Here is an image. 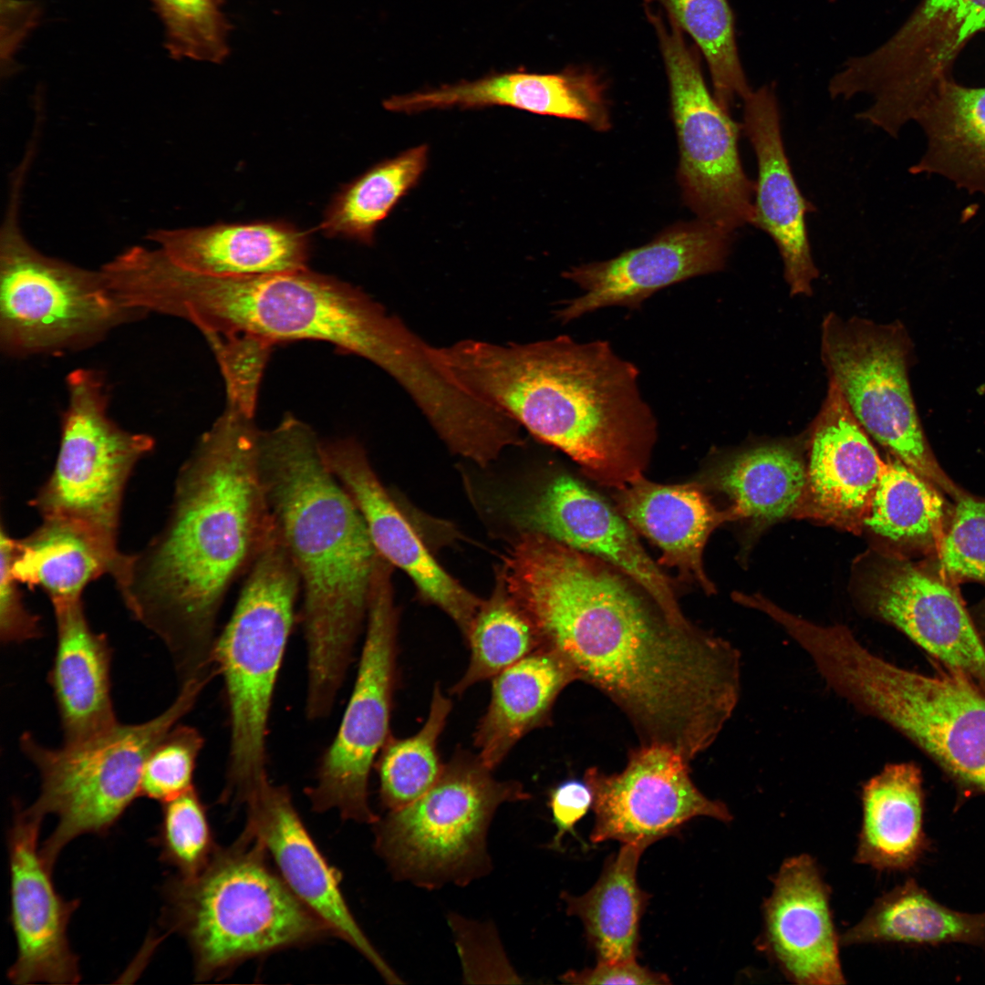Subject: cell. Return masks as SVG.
Returning a JSON list of instances; mask_svg holds the SVG:
<instances>
[{"instance_id": "7dc6e473", "label": "cell", "mask_w": 985, "mask_h": 985, "mask_svg": "<svg viewBox=\"0 0 985 985\" xmlns=\"http://www.w3.org/2000/svg\"><path fill=\"white\" fill-rule=\"evenodd\" d=\"M221 368L227 404L255 412L259 383L272 346L248 337H207Z\"/></svg>"}, {"instance_id": "8fae6325", "label": "cell", "mask_w": 985, "mask_h": 985, "mask_svg": "<svg viewBox=\"0 0 985 985\" xmlns=\"http://www.w3.org/2000/svg\"><path fill=\"white\" fill-rule=\"evenodd\" d=\"M478 756L459 751L434 785L375 824L376 848L394 876L426 887L467 884L488 871L485 838L496 809L529 794L497 780Z\"/></svg>"}, {"instance_id": "cb8c5ba5", "label": "cell", "mask_w": 985, "mask_h": 985, "mask_svg": "<svg viewBox=\"0 0 985 985\" xmlns=\"http://www.w3.org/2000/svg\"><path fill=\"white\" fill-rule=\"evenodd\" d=\"M867 435L829 381L810 430L806 488L794 516L861 532L884 464Z\"/></svg>"}, {"instance_id": "f907efd6", "label": "cell", "mask_w": 985, "mask_h": 985, "mask_svg": "<svg viewBox=\"0 0 985 985\" xmlns=\"http://www.w3.org/2000/svg\"><path fill=\"white\" fill-rule=\"evenodd\" d=\"M563 980L572 984H669V978L639 965L637 959L621 962H597L596 966L581 971H568Z\"/></svg>"}, {"instance_id": "d590c367", "label": "cell", "mask_w": 985, "mask_h": 985, "mask_svg": "<svg viewBox=\"0 0 985 985\" xmlns=\"http://www.w3.org/2000/svg\"><path fill=\"white\" fill-rule=\"evenodd\" d=\"M840 942L984 946L985 912L949 908L909 878L877 898L866 916L842 935Z\"/></svg>"}, {"instance_id": "7c38bea8", "label": "cell", "mask_w": 985, "mask_h": 985, "mask_svg": "<svg viewBox=\"0 0 985 985\" xmlns=\"http://www.w3.org/2000/svg\"><path fill=\"white\" fill-rule=\"evenodd\" d=\"M67 405L51 474L31 505L42 518L71 520L111 546L118 534L124 493L154 439L121 428L109 415V392L101 371L78 368L66 378Z\"/></svg>"}, {"instance_id": "30bf717a", "label": "cell", "mask_w": 985, "mask_h": 985, "mask_svg": "<svg viewBox=\"0 0 985 985\" xmlns=\"http://www.w3.org/2000/svg\"><path fill=\"white\" fill-rule=\"evenodd\" d=\"M209 682L181 684L173 702L156 717L136 724L118 722L88 741L49 748L29 732L20 738L23 753L38 771L39 795L28 808L58 822L40 852L53 866L62 849L85 834L107 833L138 796L146 759L154 746L192 710Z\"/></svg>"}, {"instance_id": "277c9868", "label": "cell", "mask_w": 985, "mask_h": 985, "mask_svg": "<svg viewBox=\"0 0 985 985\" xmlns=\"http://www.w3.org/2000/svg\"><path fill=\"white\" fill-rule=\"evenodd\" d=\"M129 301L182 318L206 337H248L270 346L311 339L368 359L410 394L435 375L430 345L358 287L307 268L214 276L186 270L160 249L133 263Z\"/></svg>"}, {"instance_id": "83f0119b", "label": "cell", "mask_w": 985, "mask_h": 985, "mask_svg": "<svg viewBox=\"0 0 985 985\" xmlns=\"http://www.w3.org/2000/svg\"><path fill=\"white\" fill-rule=\"evenodd\" d=\"M148 238L177 265L202 275L236 276L307 268L308 233L282 221L159 229Z\"/></svg>"}, {"instance_id": "484cf974", "label": "cell", "mask_w": 985, "mask_h": 985, "mask_svg": "<svg viewBox=\"0 0 985 985\" xmlns=\"http://www.w3.org/2000/svg\"><path fill=\"white\" fill-rule=\"evenodd\" d=\"M772 883L760 947L793 982L845 984L830 889L816 862L808 855L790 857Z\"/></svg>"}, {"instance_id": "6da1fadb", "label": "cell", "mask_w": 985, "mask_h": 985, "mask_svg": "<svg viewBox=\"0 0 985 985\" xmlns=\"http://www.w3.org/2000/svg\"><path fill=\"white\" fill-rule=\"evenodd\" d=\"M508 591L544 648L608 697L642 744L668 746L689 762L732 717L741 655L723 638L669 619L605 562L548 537L514 555Z\"/></svg>"}, {"instance_id": "ffe728a7", "label": "cell", "mask_w": 985, "mask_h": 985, "mask_svg": "<svg viewBox=\"0 0 985 985\" xmlns=\"http://www.w3.org/2000/svg\"><path fill=\"white\" fill-rule=\"evenodd\" d=\"M7 834L10 922L17 954L7 971L14 984H76L78 958L70 948L67 926L79 905L56 889L52 870L38 845L43 817L16 804Z\"/></svg>"}, {"instance_id": "f1b7e54d", "label": "cell", "mask_w": 985, "mask_h": 985, "mask_svg": "<svg viewBox=\"0 0 985 985\" xmlns=\"http://www.w3.org/2000/svg\"><path fill=\"white\" fill-rule=\"evenodd\" d=\"M57 643L48 674L64 743L98 736L117 721L110 684L111 648L105 635L95 632L82 599L53 606Z\"/></svg>"}, {"instance_id": "ba28073f", "label": "cell", "mask_w": 985, "mask_h": 985, "mask_svg": "<svg viewBox=\"0 0 985 985\" xmlns=\"http://www.w3.org/2000/svg\"><path fill=\"white\" fill-rule=\"evenodd\" d=\"M300 590L298 574L275 526L246 572L233 614L213 649L230 714L225 801L244 804L269 782L267 726Z\"/></svg>"}, {"instance_id": "1f68e13d", "label": "cell", "mask_w": 985, "mask_h": 985, "mask_svg": "<svg viewBox=\"0 0 985 985\" xmlns=\"http://www.w3.org/2000/svg\"><path fill=\"white\" fill-rule=\"evenodd\" d=\"M863 820L855 860L882 871L912 868L928 851L920 768L891 762L862 786Z\"/></svg>"}, {"instance_id": "603a6c76", "label": "cell", "mask_w": 985, "mask_h": 985, "mask_svg": "<svg viewBox=\"0 0 985 985\" xmlns=\"http://www.w3.org/2000/svg\"><path fill=\"white\" fill-rule=\"evenodd\" d=\"M248 825L290 890L334 934L360 952L389 983L399 977L366 937L341 893L339 875L325 859L285 786L270 782L248 797Z\"/></svg>"}, {"instance_id": "e575fe53", "label": "cell", "mask_w": 985, "mask_h": 985, "mask_svg": "<svg viewBox=\"0 0 985 985\" xmlns=\"http://www.w3.org/2000/svg\"><path fill=\"white\" fill-rule=\"evenodd\" d=\"M807 466L798 443L778 441L743 450L721 462L711 483L731 501L738 518L758 529L794 516L804 494Z\"/></svg>"}, {"instance_id": "f546056e", "label": "cell", "mask_w": 985, "mask_h": 985, "mask_svg": "<svg viewBox=\"0 0 985 985\" xmlns=\"http://www.w3.org/2000/svg\"><path fill=\"white\" fill-rule=\"evenodd\" d=\"M618 489L617 507L631 527L661 550L659 564L678 568L708 594L715 591L702 565L712 531L739 519L733 508L718 510L694 483L663 485L637 476Z\"/></svg>"}, {"instance_id": "7402d4cb", "label": "cell", "mask_w": 985, "mask_h": 985, "mask_svg": "<svg viewBox=\"0 0 985 985\" xmlns=\"http://www.w3.org/2000/svg\"><path fill=\"white\" fill-rule=\"evenodd\" d=\"M518 517L525 532L546 535L614 565L637 583L669 619L690 623L679 608L670 580L648 555L631 525L577 480L554 479Z\"/></svg>"}, {"instance_id": "f35d334b", "label": "cell", "mask_w": 985, "mask_h": 985, "mask_svg": "<svg viewBox=\"0 0 985 985\" xmlns=\"http://www.w3.org/2000/svg\"><path fill=\"white\" fill-rule=\"evenodd\" d=\"M428 151L427 145L411 148L345 184L325 211L322 233L371 245L378 223L418 184L427 167Z\"/></svg>"}, {"instance_id": "44dd1931", "label": "cell", "mask_w": 985, "mask_h": 985, "mask_svg": "<svg viewBox=\"0 0 985 985\" xmlns=\"http://www.w3.org/2000/svg\"><path fill=\"white\" fill-rule=\"evenodd\" d=\"M324 461L360 512L378 553L402 569L421 598L445 612L465 638L482 599L433 558L374 472L355 439L321 441Z\"/></svg>"}, {"instance_id": "8d00e7d4", "label": "cell", "mask_w": 985, "mask_h": 985, "mask_svg": "<svg viewBox=\"0 0 985 985\" xmlns=\"http://www.w3.org/2000/svg\"><path fill=\"white\" fill-rule=\"evenodd\" d=\"M648 846L623 844L590 890L579 897L564 896L567 913L582 921L597 962L637 959L639 922L649 898L638 884L637 869Z\"/></svg>"}, {"instance_id": "9c48e42d", "label": "cell", "mask_w": 985, "mask_h": 985, "mask_svg": "<svg viewBox=\"0 0 985 985\" xmlns=\"http://www.w3.org/2000/svg\"><path fill=\"white\" fill-rule=\"evenodd\" d=\"M26 166L17 169L0 233V348L9 358L88 348L146 314L124 305L103 272L47 256L18 225Z\"/></svg>"}, {"instance_id": "d4e9b609", "label": "cell", "mask_w": 985, "mask_h": 985, "mask_svg": "<svg viewBox=\"0 0 985 985\" xmlns=\"http://www.w3.org/2000/svg\"><path fill=\"white\" fill-rule=\"evenodd\" d=\"M742 130L757 162L751 224L775 243L791 296H809L818 277L805 216L813 206L800 192L786 155L775 88L764 85L743 98Z\"/></svg>"}, {"instance_id": "816d5d0a", "label": "cell", "mask_w": 985, "mask_h": 985, "mask_svg": "<svg viewBox=\"0 0 985 985\" xmlns=\"http://www.w3.org/2000/svg\"><path fill=\"white\" fill-rule=\"evenodd\" d=\"M39 7L36 2L27 0H2V16L5 18V35L2 41V60L6 59L7 70L13 55L36 26L39 18Z\"/></svg>"}, {"instance_id": "3957f363", "label": "cell", "mask_w": 985, "mask_h": 985, "mask_svg": "<svg viewBox=\"0 0 985 985\" xmlns=\"http://www.w3.org/2000/svg\"><path fill=\"white\" fill-rule=\"evenodd\" d=\"M430 353L461 389L594 479L620 488L641 474L657 421L639 391L638 367L609 342L566 335L504 346L468 339Z\"/></svg>"}, {"instance_id": "5bb4252c", "label": "cell", "mask_w": 985, "mask_h": 985, "mask_svg": "<svg viewBox=\"0 0 985 985\" xmlns=\"http://www.w3.org/2000/svg\"><path fill=\"white\" fill-rule=\"evenodd\" d=\"M983 30L985 0H923L886 41L843 64L829 81V95L843 100L869 97L856 118L896 138L950 78L965 44Z\"/></svg>"}, {"instance_id": "e0dca14e", "label": "cell", "mask_w": 985, "mask_h": 985, "mask_svg": "<svg viewBox=\"0 0 985 985\" xmlns=\"http://www.w3.org/2000/svg\"><path fill=\"white\" fill-rule=\"evenodd\" d=\"M866 562L861 609L985 692V640L955 586L895 553H876Z\"/></svg>"}, {"instance_id": "681fc988", "label": "cell", "mask_w": 985, "mask_h": 985, "mask_svg": "<svg viewBox=\"0 0 985 985\" xmlns=\"http://www.w3.org/2000/svg\"><path fill=\"white\" fill-rule=\"evenodd\" d=\"M593 805V793L584 781L568 780L556 786L550 794L549 806L556 834L552 846L559 848L565 834H574L576 823Z\"/></svg>"}, {"instance_id": "d6a6232c", "label": "cell", "mask_w": 985, "mask_h": 985, "mask_svg": "<svg viewBox=\"0 0 985 985\" xmlns=\"http://www.w3.org/2000/svg\"><path fill=\"white\" fill-rule=\"evenodd\" d=\"M575 679L565 660L544 647L493 677L474 732L480 759L494 770L524 735L549 722L556 698Z\"/></svg>"}, {"instance_id": "c3c4849f", "label": "cell", "mask_w": 985, "mask_h": 985, "mask_svg": "<svg viewBox=\"0 0 985 985\" xmlns=\"http://www.w3.org/2000/svg\"><path fill=\"white\" fill-rule=\"evenodd\" d=\"M15 539L3 523L0 530V637L4 643H21L42 634L40 619L26 607L20 583L11 570Z\"/></svg>"}, {"instance_id": "b9f144b4", "label": "cell", "mask_w": 985, "mask_h": 985, "mask_svg": "<svg viewBox=\"0 0 985 985\" xmlns=\"http://www.w3.org/2000/svg\"><path fill=\"white\" fill-rule=\"evenodd\" d=\"M667 17L692 37L708 64L717 101L730 112L752 91L735 39L728 0H655Z\"/></svg>"}, {"instance_id": "9a60e30c", "label": "cell", "mask_w": 985, "mask_h": 985, "mask_svg": "<svg viewBox=\"0 0 985 985\" xmlns=\"http://www.w3.org/2000/svg\"><path fill=\"white\" fill-rule=\"evenodd\" d=\"M647 13L669 83L683 199L698 219L735 232L751 224L755 190L740 158V126L710 94L681 29L659 13Z\"/></svg>"}, {"instance_id": "2e32d148", "label": "cell", "mask_w": 985, "mask_h": 985, "mask_svg": "<svg viewBox=\"0 0 985 985\" xmlns=\"http://www.w3.org/2000/svg\"><path fill=\"white\" fill-rule=\"evenodd\" d=\"M390 576L391 565L378 557L354 688L316 783L306 789L315 811L337 809L345 819L368 824L378 820L368 804V783L389 737L396 679L398 613Z\"/></svg>"}, {"instance_id": "7a4b0ae2", "label": "cell", "mask_w": 985, "mask_h": 985, "mask_svg": "<svg viewBox=\"0 0 985 985\" xmlns=\"http://www.w3.org/2000/svg\"><path fill=\"white\" fill-rule=\"evenodd\" d=\"M254 413L226 404L181 466L165 524L114 582L131 616L168 648L180 680L213 667L215 624L275 523Z\"/></svg>"}, {"instance_id": "f6af8a7d", "label": "cell", "mask_w": 985, "mask_h": 985, "mask_svg": "<svg viewBox=\"0 0 985 985\" xmlns=\"http://www.w3.org/2000/svg\"><path fill=\"white\" fill-rule=\"evenodd\" d=\"M204 739L193 727L177 724L154 746L145 761L140 796L164 803L193 786L192 778Z\"/></svg>"}, {"instance_id": "bcb514c9", "label": "cell", "mask_w": 985, "mask_h": 985, "mask_svg": "<svg viewBox=\"0 0 985 985\" xmlns=\"http://www.w3.org/2000/svg\"><path fill=\"white\" fill-rule=\"evenodd\" d=\"M936 553L939 573L950 580L985 583V499L959 498Z\"/></svg>"}, {"instance_id": "52a82bcc", "label": "cell", "mask_w": 985, "mask_h": 985, "mask_svg": "<svg viewBox=\"0 0 985 985\" xmlns=\"http://www.w3.org/2000/svg\"><path fill=\"white\" fill-rule=\"evenodd\" d=\"M817 671L856 711L888 725L928 755L962 801L985 796V692L973 682L942 666L934 674L897 666L851 630L825 645Z\"/></svg>"}, {"instance_id": "74e56055", "label": "cell", "mask_w": 985, "mask_h": 985, "mask_svg": "<svg viewBox=\"0 0 985 985\" xmlns=\"http://www.w3.org/2000/svg\"><path fill=\"white\" fill-rule=\"evenodd\" d=\"M940 490L901 461H884L864 527L898 545L937 553L948 509Z\"/></svg>"}, {"instance_id": "7bdbcfd3", "label": "cell", "mask_w": 985, "mask_h": 985, "mask_svg": "<svg viewBox=\"0 0 985 985\" xmlns=\"http://www.w3.org/2000/svg\"><path fill=\"white\" fill-rule=\"evenodd\" d=\"M176 59L222 63L230 53L231 25L223 0H150Z\"/></svg>"}, {"instance_id": "ab89813d", "label": "cell", "mask_w": 985, "mask_h": 985, "mask_svg": "<svg viewBox=\"0 0 985 985\" xmlns=\"http://www.w3.org/2000/svg\"><path fill=\"white\" fill-rule=\"evenodd\" d=\"M465 639L471 651L469 665L451 687L453 695L492 679L543 647L533 622L510 596L499 575L490 597L482 599Z\"/></svg>"}, {"instance_id": "5b68a950", "label": "cell", "mask_w": 985, "mask_h": 985, "mask_svg": "<svg viewBox=\"0 0 985 985\" xmlns=\"http://www.w3.org/2000/svg\"><path fill=\"white\" fill-rule=\"evenodd\" d=\"M267 503L298 574L306 648V710L330 713L353 659L378 551L358 507L327 466L321 440L285 416L261 430Z\"/></svg>"}, {"instance_id": "f5cc1de1", "label": "cell", "mask_w": 985, "mask_h": 985, "mask_svg": "<svg viewBox=\"0 0 985 985\" xmlns=\"http://www.w3.org/2000/svg\"><path fill=\"white\" fill-rule=\"evenodd\" d=\"M984 634H985V633H984ZM982 637H983V638H984V640H985V635H982Z\"/></svg>"}, {"instance_id": "ac0fdd59", "label": "cell", "mask_w": 985, "mask_h": 985, "mask_svg": "<svg viewBox=\"0 0 985 985\" xmlns=\"http://www.w3.org/2000/svg\"><path fill=\"white\" fill-rule=\"evenodd\" d=\"M688 762L668 746L642 744L620 772L588 768L585 782L593 793L595 813L590 840L650 845L695 817L731 821L727 805L708 798L694 784Z\"/></svg>"}, {"instance_id": "836d02e7", "label": "cell", "mask_w": 985, "mask_h": 985, "mask_svg": "<svg viewBox=\"0 0 985 985\" xmlns=\"http://www.w3.org/2000/svg\"><path fill=\"white\" fill-rule=\"evenodd\" d=\"M914 120L927 138V150L910 169L913 174L943 176L969 193L985 194V87L942 82L925 100Z\"/></svg>"}, {"instance_id": "8992f818", "label": "cell", "mask_w": 985, "mask_h": 985, "mask_svg": "<svg viewBox=\"0 0 985 985\" xmlns=\"http://www.w3.org/2000/svg\"><path fill=\"white\" fill-rule=\"evenodd\" d=\"M162 893L163 922L188 941L197 980L331 934L271 869L248 825L233 845L217 847L197 874L170 876Z\"/></svg>"}, {"instance_id": "4fadbf2b", "label": "cell", "mask_w": 985, "mask_h": 985, "mask_svg": "<svg viewBox=\"0 0 985 985\" xmlns=\"http://www.w3.org/2000/svg\"><path fill=\"white\" fill-rule=\"evenodd\" d=\"M911 346L897 321L829 313L822 322L824 367L856 420L894 457L958 500L965 493L938 463L918 419L907 376Z\"/></svg>"}, {"instance_id": "60d3db41", "label": "cell", "mask_w": 985, "mask_h": 985, "mask_svg": "<svg viewBox=\"0 0 985 985\" xmlns=\"http://www.w3.org/2000/svg\"><path fill=\"white\" fill-rule=\"evenodd\" d=\"M451 710V700L436 685L422 727L407 738H388L376 766L380 799L389 811L418 800L440 778L444 764L439 754V740Z\"/></svg>"}, {"instance_id": "ee69618b", "label": "cell", "mask_w": 985, "mask_h": 985, "mask_svg": "<svg viewBox=\"0 0 985 985\" xmlns=\"http://www.w3.org/2000/svg\"><path fill=\"white\" fill-rule=\"evenodd\" d=\"M154 843L161 860L191 876L202 870L216 850L206 809L194 787L162 803Z\"/></svg>"}, {"instance_id": "d6986e66", "label": "cell", "mask_w": 985, "mask_h": 985, "mask_svg": "<svg viewBox=\"0 0 985 985\" xmlns=\"http://www.w3.org/2000/svg\"><path fill=\"white\" fill-rule=\"evenodd\" d=\"M733 234L697 218L673 225L644 245L611 259L574 266L563 277L584 293L564 301L555 318L565 324L605 307L638 309L664 288L721 271Z\"/></svg>"}, {"instance_id": "4dcf8cb0", "label": "cell", "mask_w": 985, "mask_h": 985, "mask_svg": "<svg viewBox=\"0 0 985 985\" xmlns=\"http://www.w3.org/2000/svg\"><path fill=\"white\" fill-rule=\"evenodd\" d=\"M79 523L42 518L27 536L15 539L11 570L28 587H38L52 606L82 599L85 587L104 575L115 580L127 559Z\"/></svg>"}, {"instance_id": "4316f807", "label": "cell", "mask_w": 985, "mask_h": 985, "mask_svg": "<svg viewBox=\"0 0 985 985\" xmlns=\"http://www.w3.org/2000/svg\"><path fill=\"white\" fill-rule=\"evenodd\" d=\"M491 106L579 120L598 131L610 127L604 84L596 74L584 68L568 67L555 74L496 73L473 81L393 96L385 101L389 110L410 114Z\"/></svg>"}]
</instances>
